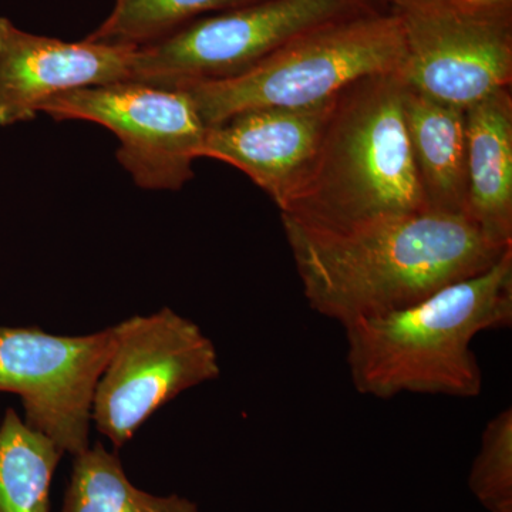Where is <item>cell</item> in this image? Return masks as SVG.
I'll use <instances>...</instances> for the list:
<instances>
[{
	"label": "cell",
	"instance_id": "cell-15",
	"mask_svg": "<svg viewBox=\"0 0 512 512\" xmlns=\"http://www.w3.org/2000/svg\"><path fill=\"white\" fill-rule=\"evenodd\" d=\"M62 512H200L180 497H158L140 490L124 473L120 458L103 444L74 456Z\"/></svg>",
	"mask_w": 512,
	"mask_h": 512
},
{
	"label": "cell",
	"instance_id": "cell-9",
	"mask_svg": "<svg viewBox=\"0 0 512 512\" xmlns=\"http://www.w3.org/2000/svg\"><path fill=\"white\" fill-rule=\"evenodd\" d=\"M113 346V328L59 336L0 326V392L18 394L30 429L77 456L90 447L94 392Z\"/></svg>",
	"mask_w": 512,
	"mask_h": 512
},
{
	"label": "cell",
	"instance_id": "cell-3",
	"mask_svg": "<svg viewBox=\"0 0 512 512\" xmlns=\"http://www.w3.org/2000/svg\"><path fill=\"white\" fill-rule=\"evenodd\" d=\"M400 73L375 74L335 97L308 173L281 217L345 232L429 210L414 167Z\"/></svg>",
	"mask_w": 512,
	"mask_h": 512
},
{
	"label": "cell",
	"instance_id": "cell-7",
	"mask_svg": "<svg viewBox=\"0 0 512 512\" xmlns=\"http://www.w3.org/2000/svg\"><path fill=\"white\" fill-rule=\"evenodd\" d=\"M400 76L409 89L466 110L512 83V6L403 0Z\"/></svg>",
	"mask_w": 512,
	"mask_h": 512
},
{
	"label": "cell",
	"instance_id": "cell-16",
	"mask_svg": "<svg viewBox=\"0 0 512 512\" xmlns=\"http://www.w3.org/2000/svg\"><path fill=\"white\" fill-rule=\"evenodd\" d=\"M258 0H114L110 15L86 37L106 45L141 47L194 20Z\"/></svg>",
	"mask_w": 512,
	"mask_h": 512
},
{
	"label": "cell",
	"instance_id": "cell-10",
	"mask_svg": "<svg viewBox=\"0 0 512 512\" xmlns=\"http://www.w3.org/2000/svg\"><path fill=\"white\" fill-rule=\"evenodd\" d=\"M137 49L33 35L0 18V126L36 119L59 94L127 82Z\"/></svg>",
	"mask_w": 512,
	"mask_h": 512
},
{
	"label": "cell",
	"instance_id": "cell-17",
	"mask_svg": "<svg viewBox=\"0 0 512 512\" xmlns=\"http://www.w3.org/2000/svg\"><path fill=\"white\" fill-rule=\"evenodd\" d=\"M468 487L488 512H512L511 407L485 424Z\"/></svg>",
	"mask_w": 512,
	"mask_h": 512
},
{
	"label": "cell",
	"instance_id": "cell-19",
	"mask_svg": "<svg viewBox=\"0 0 512 512\" xmlns=\"http://www.w3.org/2000/svg\"><path fill=\"white\" fill-rule=\"evenodd\" d=\"M453 2L461 3V5H480V3H485V0H453Z\"/></svg>",
	"mask_w": 512,
	"mask_h": 512
},
{
	"label": "cell",
	"instance_id": "cell-5",
	"mask_svg": "<svg viewBox=\"0 0 512 512\" xmlns=\"http://www.w3.org/2000/svg\"><path fill=\"white\" fill-rule=\"evenodd\" d=\"M389 8L383 0H258L138 47L130 80L184 89L228 79L319 26Z\"/></svg>",
	"mask_w": 512,
	"mask_h": 512
},
{
	"label": "cell",
	"instance_id": "cell-18",
	"mask_svg": "<svg viewBox=\"0 0 512 512\" xmlns=\"http://www.w3.org/2000/svg\"><path fill=\"white\" fill-rule=\"evenodd\" d=\"M485 3H491V5L512 6V0H485Z\"/></svg>",
	"mask_w": 512,
	"mask_h": 512
},
{
	"label": "cell",
	"instance_id": "cell-12",
	"mask_svg": "<svg viewBox=\"0 0 512 512\" xmlns=\"http://www.w3.org/2000/svg\"><path fill=\"white\" fill-rule=\"evenodd\" d=\"M467 220L490 244L512 247V93L466 109Z\"/></svg>",
	"mask_w": 512,
	"mask_h": 512
},
{
	"label": "cell",
	"instance_id": "cell-1",
	"mask_svg": "<svg viewBox=\"0 0 512 512\" xmlns=\"http://www.w3.org/2000/svg\"><path fill=\"white\" fill-rule=\"evenodd\" d=\"M281 220L306 301L342 326L423 301L481 274L510 249L490 244L466 217L439 211L345 232Z\"/></svg>",
	"mask_w": 512,
	"mask_h": 512
},
{
	"label": "cell",
	"instance_id": "cell-2",
	"mask_svg": "<svg viewBox=\"0 0 512 512\" xmlns=\"http://www.w3.org/2000/svg\"><path fill=\"white\" fill-rule=\"evenodd\" d=\"M511 323L512 248L423 301L343 325L350 377L357 392L380 400L403 393L474 399L483 370L473 340Z\"/></svg>",
	"mask_w": 512,
	"mask_h": 512
},
{
	"label": "cell",
	"instance_id": "cell-6",
	"mask_svg": "<svg viewBox=\"0 0 512 512\" xmlns=\"http://www.w3.org/2000/svg\"><path fill=\"white\" fill-rule=\"evenodd\" d=\"M114 346L94 392L96 429L123 447L178 394L218 379L217 349L200 326L173 309L114 326Z\"/></svg>",
	"mask_w": 512,
	"mask_h": 512
},
{
	"label": "cell",
	"instance_id": "cell-8",
	"mask_svg": "<svg viewBox=\"0 0 512 512\" xmlns=\"http://www.w3.org/2000/svg\"><path fill=\"white\" fill-rule=\"evenodd\" d=\"M40 113L110 130L120 143L117 160L146 190H181L194 177L192 164L200 158L207 134L187 90L136 80L59 94Z\"/></svg>",
	"mask_w": 512,
	"mask_h": 512
},
{
	"label": "cell",
	"instance_id": "cell-14",
	"mask_svg": "<svg viewBox=\"0 0 512 512\" xmlns=\"http://www.w3.org/2000/svg\"><path fill=\"white\" fill-rule=\"evenodd\" d=\"M63 454L8 409L0 424V512H50V487Z\"/></svg>",
	"mask_w": 512,
	"mask_h": 512
},
{
	"label": "cell",
	"instance_id": "cell-13",
	"mask_svg": "<svg viewBox=\"0 0 512 512\" xmlns=\"http://www.w3.org/2000/svg\"><path fill=\"white\" fill-rule=\"evenodd\" d=\"M403 107L413 163L427 208L466 217V110L407 86Z\"/></svg>",
	"mask_w": 512,
	"mask_h": 512
},
{
	"label": "cell",
	"instance_id": "cell-20",
	"mask_svg": "<svg viewBox=\"0 0 512 512\" xmlns=\"http://www.w3.org/2000/svg\"><path fill=\"white\" fill-rule=\"evenodd\" d=\"M384 3H387V5H390L392 6H397V5H400V3L403 2V0H383Z\"/></svg>",
	"mask_w": 512,
	"mask_h": 512
},
{
	"label": "cell",
	"instance_id": "cell-4",
	"mask_svg": "<svg viewBox=\"0 0 512 512\" xmlns=\"http://www.w3.org/2000/svg\"><path fill=\"white\" fill-rule=\"evenodd\" d=\"M403 57L396 10H375L296 37L238 76L184 90L211 127L245 110L323 103L362 77L400 73Z\"/></svg>",
	"mask_w": 512,
	"mask_h": 512
},
{
	"label": "cell",
	"instance_id": "cell-11",
	"mask_svg": "<svg viewBox=\"0 0 512 512\" xmlns=\"http://www.w3.org/2000/svg\"><path fill=\"white\" fill-rule=\"evenodd\" d=\"M335 97L313 106L261 107L234 114L207 127L200 158L238 168L281 210L311 167Z\"/></svg>",
	"mask_w": 512,
	"mask_h": 512
}]
</instances>
